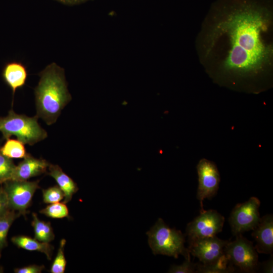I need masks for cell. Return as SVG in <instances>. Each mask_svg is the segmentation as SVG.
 Segmentation results:
<instances>
[{"instance_id": "obj_1", "label": "cell", "mask_w": 273, "mask_h": 273, "mask_svg": "<svg viewBox=\"0 0 273 273\" xmlns=\"http://www.w3.org/2000/svg\"><path fill=\"white\" fill-rule=\"evenodd\" d=\"M271 0H218L196 39L200 62L215 80L252 87L271 75L273 12Z\"/></svg>"}, {"instance_id": "obj_2", "label": "cell", "mask_w": 273, "mask_h": 273, "mask_svg": "<svg viewBox=\"0 0 273 273\" xmlns=\"http://www.w3.org/2000/svg\"><path fill=\"white\" fill-rule=\"evenodd\" d=\"M39 75L38 83L34 89L36 116L51 125L57 121L72 98L64 70L57 64L48 65Z\"/></svg>"}, {"instance_id": "obj_3", "label": "cell", "mask_w": 273, "mask_h": 273, "mask_svg": "<svg viewBox=\"0 0 273 273\" xmlns=\"http://www.w3.org/2000/svg\"><path fill=\"white\" fill-rule=\"evenodd\" d=\"M35 115L30 117L16 113L12 109L7 116L0 117V132L5 140L14 135L24 145H33L48 136Z\"/></svg>"}, {"instance_id": "obj_4", "label": "cell", "mask_w": 273, "mask_h": 273, "mask_svg": "<svg viewBox=\"0 0 273 273\" xmlns=\"http://www.w3.org/2000/svg\"><path fill=\"white\" fill-rule=\"evenodd\" d=\"M148 243L154 254H162L175 258L179 254L190 260V253L185 247V236L179 230L170 228L159 218L155 225L147 232Z\"/></svg>"}, {"instance_id": "obj_5", "label": "cell", "mask_w": 273, "mask_h": 273, "mask_svg": "<svg viewBox=\"0 0 273 273\" xmlns=\"http://www.w3.org/2000/svg\"><path fill=\"white\" fill-rule=\"evenodd\" d=\"M233 241H229L224 252L230 262L238 267L242 271L254 272L259 267L257 252L253 242L242 234L236 236Z\"/></svg>"}, {"instance_id": "obj_6", "label": "cell", "mask_w": 273, "mask_h": 273, "mask_svg": "<svg viewBox=\"0 0 273 273\" xmlns=\"http://www.w3.org/2000/svg\"><path fill=\"white\" fill-rule=\"evenodd\" d=\"M260 200L252 197L242 203L237 204L233 209L229 219L234 236L253 230L260 220Z\"/></svg>"}, {"instance_id": "obj_7", "label": "cell", "mask_w": 273, "mask_h": 273, "mask_svg": "<svg viewBox=\"0 0 273 273\" xmlns=\"http://www.w3.org/2000/svg\"><path fill=\"white\" fill-rule=\"evenodd\" d=\"M38 183V180L15 179H10L3 183V187L8 197L10 209L25 216L35 191L39 188Z\"/></svg>"}, {"instance_id": "obj_8", "label": "cell", "mask_w": 273, "mask_h": 273, "mask_svg": "<svg viewBox=\"0 0 273 273\" xmlns=\"http://www.w3.org/2000/svg\"><path fill=\"white\" fill-rule=\"evenodd\" d=\"M224 217L215 210L201 211L186 228L189 241L214 237L222 231Z\"/></svg>"}, {"instance_id": "obj_9", "label": "cell", "mask_w": 273, "mask_h": 273, "mask_svg": "<svg viewBox=\"0 0 273 273\" xmlns=\"http://www.w3.org/2000/svg\"><path fill=\"white\" fill-rule=\"evenodd\" d=\"M198 187L197 197L199 200L201 211L205 199H211L217 193L220 182V174L215 164L206 159H201L197 166Z\"/></svg>"}, {"instance_id": "obj_10", "label": "cell", "mask_w": 273, "mask_h": 273, "mask_svg": "<svg viewBox=\"0 0 273 273\" xmlns=\"http://www.w3.org/2000/svg\"><path fill=\"white\" fill-rule=\"evenodd\" d=\"M229 241L214 237L189 241L188 249L190 254L197 257L204 264L215 262L224 254L225 246Z\"/></svg>"}, {"instance_id": "obj_11", "label": "cell", "mask_w": 273, "mask_h": 273, "mask_svg": "<svg viewBox=\"0 0 273 273\" xmlns=\"http://www.w3.org/2000/svg\"><path fill=\"white\" fill-rule=\"evenodd\" d=\"M252 236L256 244L254 246L260 253L272 254L273 252V216L266 214L260 220L252 230Z\"/></svg>"}, {"instance_id": "obj_12", "label": "cell", "mask_w": 273, "mask_h": 273, "mask_svg": "<svg viewBox=\"0 0 273 273\" xmlns=\"http://www.w3.org/2000/svg\"><path fill=\"white\" fill-rule=\"evenodd\" d=\"M49 165L47 160L36 158L27 153L23 160L16 165L11 179L27 180L32 177L47 173Z\"/></svg>"}, {"instance_id": "obj_13", "label": "cell", "mask_w": 273, "mask_h": 273, "mask_svg": "<svg viewBox=\"0 0 273 273\" xmlns=\"http://www.w3.org/2000/svg\"><path fill=\"white\" fill-rule=\"evenodd\" d=\"M2 76L6 83L11 88L14 96L17 89L25 84L27 71L26 67L20 62H9L4 67Z\"/></svg>"}, {"instance_id": "obj_14", "label": "cell", "mask_w": 273, "mask_h": 273, "mask_svg": "<svg viewBox=\"0 0 273 273\" xmlns=\"http://www.w3.org/2000/svg\"><path fill=\"white\" fill-rule=\"evenodd\" d=\"M47 171L57 182L58 186L64 194L63 202L67 203L70 201L73 195L78 190L76 183L58 165L50 164Z\"/></svg>"}, {"instance_id": "obj_15", "label": "cell", "mask_w": 273, "mask_h": 273, "mask_svg": "<svg viewBox=\"0 0 273 273\" xmlns=\"http://www.w3.org/2000/svg\"><path fill=\"white\" fill-rule=\"evenodd\" d=\"M12 243L18 248L30 251H37L44 254L48 260H51L54 246L50 243L40 242L36 239L24 235L13 237Z\"/></svg>"}, {"instance_id": "obj_16", "label": "cell", "mask_w": 273, "mask_h": 273, "mask_svg": "<svg viewBox=\"0 0 273 273\" xmlns=\"http://www.w3.org/2000/svg\"><path fill=\"white\" fill-rule=\"evenodd\" d=\"M31 225L33 228L34 238L43 242L50 243L55 238V234L49 221L39 219L35 213H32Z\"/></svg>"}, {"instance_id": "obj_17", "label": "cell", "mask_w": 273, "mask_h": 273, "mask_svg": "<svg viewBox=\"0 0 273 273\" xmlns=\"http://www.w3.org/2000/svg\"><path fill=\"white\" fill-rule=\"evenodd\" d=\"M235 271L224 252L215 262L209 264L197 265L196 272L202 273H229Z\"/></svg>"}, {"instance_id": "obj_18", "label": "cell", "mask_w": 273, "mask_h": 273, "mask_svg": "<svg viewBox=\"0 0 273 273\" xmlns=\"http://www.w3.org/2000/svg\"><path fill=\"white\" fill-rule=\"evenodd\" d=\"M20 215L19 212L10 209L0 216V258L3 250L7 246L9 230L14 220Z\"/></svg>"}, {"instance_id": "obj_19", "label": "cell", "mask_w": 273, "mask_h": 273, "mask_svg": "<svg viewBox=\"0 0 273 273\" xmlns=\"http://www.w3.org/2000/svg\"><path fill=\"white\" fill-rule=\"evenodd\" d=\"M2 153L11 159L24 158L27 154L24 144L17 139L6 140L4 145L0 148Z\"/></svg>"}, {"instance_id": "obj_20", "label": "cell", "mask_w": 273, "mask_h": 273, "mask_svg": "<svg viewBox=\"0 0 273 273\" xmlns=\"http://www.w3.org/2000/svg\"><path fill=\"white\" fill-rule=\"evenodd\" d=\"M39 213L54 219L69 217L68 208L66 203L63 202L49 204L47 207L41 209Z\"/></svg>"}, {"instance_id": "obj_21", "label": "cell", "mask_w": 273, "mask_h": 273, "mask_svg": "<svg viewBox=\"0 0 273 273\" xmlns=\"http://www.w3.org/2000/svg\"><path fill=\"white\" fill-rule=\"evenodd\" d=\"M15 167L12 159L3 155L0 151V184L12 178Z\"/></svg>"}, {"instance_id": "obj_22", "label": "cell", "mask_w": 273, "mask_h": 273, "mask_svg": "<svg viewBox=\"0 0 273 273\" xmlns=\"http://www.w3.org/2000/svg\"><path fill=\"white\" fill-rule=\"evenodd\" d=\"M66 243L65 239H62L60 241L57 255L50 269L51 273H64L65 270L67 261L65 257L64 248Z\"/></svg>"}, {"instance_id": "obj_23", "label": "cell", "mask_w": 273, "mask_h": 273, "mask_svg": "<svg viewBox=\"0 0 273 273\" xmlns=\"http://www.w3.org/2000/svg\"><path fill=\"white\" fill-rule=\"evenodd\" d=\"M42 193L43 201L46 204L59 202L64 198V193L58 185L43 189Z\"/></svg>"}, {"instance_id": "obj_24", "label": "cell", "mask_w": 273, "mask_h": 273, "mask_svg": "<svg viewBox=\"0 0 273 273\" xmlns=\"http://www.w3.org/2000/svg\"><path fill=\"white\" fill-rule=\"evenodd\" d=\"M197 264L186 260L179 265H173L169 270L171 273H194L196 272Z\"/></svg>"}, {"instance_id": "obj_25", "label": "cell", "mask_w": 273, "mask_h": 273, "mask_svg": "<svg viewBox=\"0 0 273 273\" xmlns=\"http://www.w3.org/2000/svg\"><path fill=\"white\" fill-rule=\"evenodd\" d=\"M43 265L31 264L14 269L16 273H40L44 269Z\"/></svg>"}, {"instance_id": "obj_26", "label": "cell", "mask_w": 273, "mask_h": 273, "mask_svg": "<svg viewBox=\"0 0 273 273\" xmlns=\"http://www.w3.org/2000/svg\"><path fill=\"white\" fill-rule=\"evenodd\" d=\"M10 210L7 194L3 187H0V216Z\"/></svg>"}, {"instance_id": "obj_27", "label": "cell", "mask_w": 273, "mask_h": 273, "mask_svg": "<svg viewBox=\"0 0 273 273\" xmlns=\"http://www.w3.org/2000/svg\"><path fill=\"white\" fill-rule=\"evenodd\" d=\"M269 259L262 262V270L265 273L273 272V258L272 254H270Z\"/></svg>"}, {"instance_id": "obj_28", "label": "cell", "mask_w": 273, "mask_h": 273, "mask_svg": "<svg viewBox=\"0 0 273 273\" xmlns=\"http://www.w3.org/2000/svg\"><path fill=\"white\" fill-rule=\"evenodd\" d=\"M60 3L67 5H75L80 4L91 0H55Z\"/></svg>"}, {"instance_id": "obj_29", "label": "cell", "mask_w": 273, "mask_h": 273, "mask_svg": "<svg viewBox=\"0 0 273 273\" xmlns=\"http://www.w3.org/2000/svg\"><path fill=\"white\" fill-rule=\"evenodd\" d=\"M3 271L4 270H3V267L0 266V273L3 272Z\"/></svg>"}]
</instances>
